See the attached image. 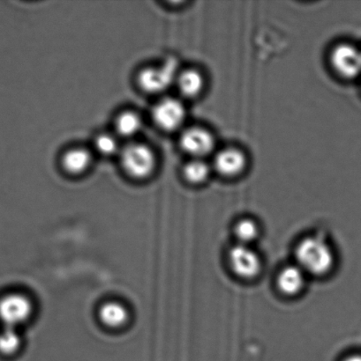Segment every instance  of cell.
<instances>
[{
  "instance_id": "obj_1",
  "label": "cell",
  "mask_w": 361,
  "mask_h": 361,
  "mask_svg": "<svg viewBox=\"0 0 361 361\" xmlns=\"http://www.w3.org/2000/svg\"><path fill=\"white\" fill-rule=\"evenodd\" d=\"M295 257L296 264L307 276H326L335 264V255L330 244L317 235L307 236L300 240Z\"/></svg>"
},
{
  "instance_id": "obj_2",
  "label": "cell",
  "mask_w": 361,
  "mask_h": 361,
  "mask_svg": "<svg viewBox=\"0 0 361 361\" xmlns=\"http://www.w3.org/2000/svg\"><path fill=\"white\" fill-rule=\"evenodd\" d=\"M122 162L127 174L136 179H143L154 171L155 158L153 151L143 144H131L124 148Z\"/></svg>"
},
{
  "instance_id": "obj_3",
  "label": "cell",
  "mask_w": 361,
  "mask_h": 361,
  "mask_svg": "<svg viewBox=\"0 0 361 361\" xmlns=\"http://www.w3.org/2000/svg\"><path fill=\"white\" fill-rule=\"evenodd\" d=\"M33 305L27 296L12 293L0 300V321L6 328L19 326L30 319Z\"/></svg>"
},
{
  "instance_id": "obj_4",
  "label": "cell",
  "mask_w": 361,
  "mask_h": 361,
  "mask_svg": "<svg viewBox=\"0 0 361 361\" xmlns=\"http://www.w3.org/2000/svg\"><path fill=\"white\" fill-rule=\"evenodd\" d=\"M228 257L230 267L237 277L247 281L260 274L261 257L251 246L238 243L230 250Z\"/></svg>"
},
{
  "instance_id": "obj_5",
  "label": "cell",
  "mask_w": 361,
  "mask_h": 361,
  "mask_svg": "<svg viewBox=\"0 0 361 361\" xmlns=\"http://www.w3.org/2000/svg\"><path fill=\"white\" fill-rule=\"evenodd\" d=\"M331 62L336 73L345 79H353L361 73V51L351 44L336 46Z\"/></svg>"
},
{
  "instance_id": "obj_6",
  "label": "cell",
  "mask_w": 361,
  "mask_h": 361,
  "mask_svg": "<svg viewBox=\"0 0 361 361\" xmlns=\"http://www.w3.org/2000/svg\"><path fill=\"white\" fill-rule=\"evenodd\" d=\"M177 63L170 59L164 66L157 68H147L139 75V84L148 93H160L171 86L176 79Z\"/></svg>"
},
{
  "instance_id": "obj_7",
  "label": "cell",
  "mask_w": 361,
  "mask_h": 361,
  "mask_svg": "<svg viewBox=\"0 0 361 361\" xmlns=\"http://www.w3.org/2000/svg\"><path fill=\"white\" fill-rule=\"evenodd\" d=\"M186 111L182 102L174 98H166L155 106L153 118L162 129L173 130L179 128L185 120Z\"/></svg>"
},
{
  "instance_id": "obj_8",
  "label": "cell",
  "mask_w": 361,
  "mask_h": 361,
  "mask_svg": "<svg viewBox=\"0 0 361 361\" xmlns=\"http://www.w3.org/2000/svg\"><path fill=\"white\" fill-rule=\"evenodd\" d=\"M184 150L194 157L201 158L211 154L215 147V140L211 132L201 127L187 129L180 137Z\"/></svg>"
},
{
  "instance_id": "obj_9",
  "label": "cell",
  "mask_w": 361,
  "mask_h": 361,
  "mask_svg": "<svg viewBox=\"0 0 361 361\" xmlns=\"http://www.w3.org/2000/svg\"><path fill=\"white\" fill-rule=\"evenodd\" d=\"M214 166L219 174L225 178H235L245 171L246 154L237 148H226L215 155Z\"/></svg>"
},
{
  "instance_id": "obj_10",
  "label": "cell",
  "mask_w": 361,
  "mask_h": 361,
  "mask_svg": "<svg viewBox=\"0 0 361 361\" xmlns=\"http://www.w3.org/2000/svg\"><path fill=\"white\" fill-rule=\"evenodd\" d=\"M307 277V275L299 265H288L282 269L278 276L279 291L286 296L298 295L305 288Z\"/></svg>"
},
{
  "instance_id": "obj_11",
  "label": "cell",
  "mask_w": 361,
  "mask_h": 361,
  "mask_svg": "<svg viewBox=\"0 0 361 361\" xmlns=\"http://www.w3.org/2000/svg\"><path fill=\"white\" fill-rule=\"evenodd\" d=\"M99 317L102 324L110 328H120L129 321V313L123 304L118 302H106L99 310Z\"/></svg>"
},
{
  "instance_id": "obj_12",
  "label": "cell",
  "mask_w": 361,
  "mask_h": 361,
  "mask_svg": "<svg viewBox=\"0 0 361 361\" xmlns=\"http://www.w3.org/2000/svg\"><path fill=\"white\" fill-rule=\"evenodd\" d=\"M178 85L184 97H196L204 87V78L199 71L190 69L178 77Z\"/></svg>"
},
{
  "instance_id": "obj_13",
  "label": "cell",
  "mask_w": 361,
  "mask_h": 361,
  "mask_svg": "<svg viewBox=\"0 0 361 361\" xmlns=\"http://www.w3.org/2000/svg\"><path fill=\"white\" fill-rule=\"evenodd\" d=\"M63 167L71 174H81L90 167L91 155L87 150L76 148L67 152L63 157Z\"/></svg>"
},
{
  "instance_id": "obj_14",
  "label": "cell",
  "mask_w": 361,
  "mask_h": 361,
  "mask_svg": "<svg viewBox=\"0 0 361 361\" xmlns=\"http://www.w3.org/2000/svg\"><path fill=\"white\" fill-rule=\"evenodd\" d=\"M259 226L251 219H242L236 223L235 235L239 244L249 245L259 236Z\"/></svg>"
},
{
  "instance_id": "obj_15",
  "label": "cell",
  "mask_w": 361,
  "mask_h": 361,
  "mask_svg": "<svg viewBox=\"0 0 361 361\" xmlns=\"http://www.w3.org/2000/svg\"><path fill=\"white\" fill-rule=\"evenodd\" d=\"M210 172L208 165L200 159L189 162L184 168V176L193 184L204 183L210 176Z\"/></svg>"
},
{
  "instance_id": "obj_16",
  "label": "cell",
  "mask_w": 361,
  "mask_h": 361,
  "mask_svg": "<svg viewBox=\"0 0 361 361\" xmlns=\"http://www.w3.org/2000/svg\"><path fill=\"white\" fill-rule=\"evenodd\" d=\"M141 128V118L134 112H125L117 120V129L123 136L136 135Z\"/></svg>"
},
{
  "instance_id": "obj_17",
  "label": "cell",
  "mask_w": 361,
  "mask_h": 361,
  "mask_svg": "<svg viewBox=\"0 0 361 361\" xmlns=\"http://www.w3.org/2000/svg\"><path fill=\"white\" fill-rule=\"evenodd\" d=\"M21 339L13 328H6L0 332V353L12 355L20 349Z\"/></svg>"
},
{
  "instance_id": "obj_18",
  "label": "cell",
  "mask_w": 361,
  "mask_h": 361,
  "mask_svg": "<svg viewBox=\"0 0 361 361\" xmlns=\"http://www.w3.org/2000/svg\"><path fill=\"white\" fill-rule=\"evenodd\" d=\"M95 146L97 150L102 154L111 155L115 154L118 150V142L117 140L109 134H104L97 137L95 141Z\"/></svg>"
},
{
  "instance_id": "obj_19",
  "label": "cell",
  "mask_w": 361,
  "mask_h": 361,
  "mask_svg": "<svg viewBox=\"0 0 361 361\" xmlns=\"http://www.w3.org/2000/svg\"><path fill=\"white\" fill-rule=\"evenodd\" d=\"M343 361H361V355L356 353V355H350Z\"/></svg>"
}]
</instances>
